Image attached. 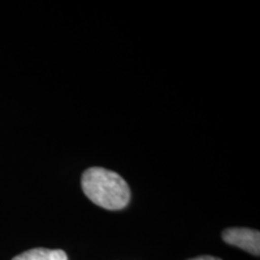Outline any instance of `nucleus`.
Returning <instances> with one entry per match:
<instances>
[{
	"label": "nucleus",
	"mask_w": 260,
	"mask_h": 260,
	"mask_svg": "<svg viewBox=\"0 0 260 260\" xmlns=\"http://www.w3.org/2000/svg\"><path fill=\"white\" fill-rule=\"evenodd\" d=\"M81 186L92 203L105 210H122L130 201V188L124 178L107 169H87L81 178Z\"/></svg>",
	"instance_id": "nucleus-1"
},
{
	"label": "nucleus",
	"mask_w": 260,
	"mask_h": 260,
	"mask_svg": "<svg viewBox=\"0 0 260 260\" xmlns=\"http://www.w3.org/2000/svg\"><path fill=\"white\" fill-rule=\"evenodd\" d=\"M224 242L239 247L258 256L260 254V233L248 228H230L223 232Z\"/></svg>",
	"instance_id": "nucleus-2"
},
{
	"label": "nucleus",
	"mask_w": 260,
	"mask_h": 260,
	"mask_svg": "<svg viewBox=\"0 0 260 260\" xmlns=\"http://www.w3.org/2000/svg\"><path fill=\"white\" fill-rule=\"evenodd\" d=\"M12 260H69L67 253L61 249L34 248L22 254L16 255Z\"/></svg>",
	"instance_id": "nucleus-3"
},
{
	"label": "nucleus",
	"mask_w": 260,
	"mask_h": 260,
	"mask_svg": "<svg viewBox=\"0 0 260 260\" xmlns=\"http://www.w3.org/2000/svg\"><path fill=\"white\" fill-rule=\"evenodd\" d=\"M189 260H222V259L216 258V256H212V255H201V256H197V258H193Z\"/></svg>",
	"instance_id": "nucleus-4"
}]
</instances>
